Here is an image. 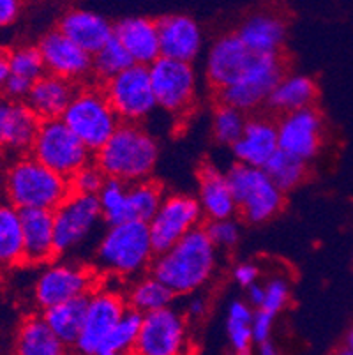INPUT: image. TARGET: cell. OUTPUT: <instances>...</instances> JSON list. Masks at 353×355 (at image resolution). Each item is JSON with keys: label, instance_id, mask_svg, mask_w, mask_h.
Instances as JSON below:
<instances>
[{"label": "cell", "instance_id": "8992f818", "mask_svg": "<svg viewBox=\"0 0 353 355\" xmlns=\"http://www.w3.org/2000/svg\"><path fill=\"white\" fill-rule=\"evenodd\" d=\"M237 211L249 223H265L277 216L284 205V193L261 168L235 163L226 172Z\"/></svg>", "mask_w": 353, "mask_h": 355}, {"label": "cell", "instance_id": "1f68e13d", "mask_svg": "<svg viewBox=\"0 0 353 355\" xmlns=\"http://www.w3.org/2000/svg\"><path fill=\"white\" fill-rule=\"evenodd\" d=\"M175 297L177 295L164 283H161L152 274H147V276L132 283L128 295H126V302L132 311L140 313V315H148V313L171 308Z\"/></svg>", "mask_w": 353, "mask_h": 355}, {"label": "cell", "instance_id": "f1b7e54d", "mask_svg": "<svg viewBox=\"0 0 353 355\" xmlns=\"http://www.w3.org/2000/svg\"><path fill=\"white\" fill-rule=\"evenodd\" d=\"M318 89L315 80L306 74H284L272 92L267 106L281 115L293 114L300 110L313 108Z\"/></svg>", "mask_w": 353, "mask_h": 355}, {"label": "cell", "instance_id": "8d00e7d4", "mask_svg": "<svg viewBox=\"0 0 353 355\" xmlns=\"http://www.w3.org/2000/svg\"><path fill=\"white\" fill-rule=\"evenodd\" d=\"M264 170L268 175V179L276 184L281 191L286 193L290 191V189L297 188V186L306 179L307 163H304V161L297 159V157L279 150L276 156L268 161L267 166H265Z\"/></svg>", "mask_w": 353, "mask_h": 355}, {"label": "cell", "instance_id": "83f0119b", "mask_svg": "<svg viewBox=\"0 0 353 355\" xmlns=\"http://www.w3.org/2000/svg\"><path fill=\"white\" fill-rule=\"evenodd\" d=\"M67 348L51 332L43 315H28L18 325L12 355H69Z\"/></svg>", "mask_w": 353, "mask_h": 355}, {"label": "cell", "instance_id": "816d5d0a", "mask_svg": "<svg viewBox=\"0 0 353 355\" xmlns=\"http://www.w3.org/2000/svg\"><path fill=\"white\" fill-rule=\"evenodd\" d=\"M346 348H350L353 352V325L348 331V336H346Z\"/></svg>", "mask_w": 353, "mask_h": 355}, {"label": "cell", "instance_id": "836d02e7", "mask_svg": "<svg viewBox=\"0 0 353 355\" xmlns=\"http://www.w3.org/2000/svg\"><path fill=\"white\" fill-rule=\"evenodd\" d=\"M252 316L255 309L246 301H233L226 315V334L235 354L251 352L252 338Z\"/></svg>", "mask_w": 353, "mask_h": 355}, {"label": "cell", "instance_id": "4dcf8cb0", "mask_svg": "<svg viewBox=\"0 0 353 355\" xmlns=\"http://www.w3.org/2000/svg\"><path fill=\"white\" fill-rule=\"evenodd\" d=\"M87 313V297L53 306L43 311V318L58 340L66 347H74L82 334Z\"/></svg>", "mask_w": 353, "mask_h": 355}, {"label": "cell", "instance_id": "5b68a950", "mask_svg": "<svg viewBox=\"0 0 353 355\" xmlns=\"http://www.w3.org/2000/svg\"><path fill=\"white\" fill-rule=\"evenodd\" d=\"M62 121L92 154L101 150L122 124L103 87L78 89Z\"/></svg>", "mask_w": 353, "mask_h": 355}, {"label": "cell", "instance_id": "f907efd6", "mask_svg": "<svg viewBox=\"0 0 353 355\" xmlns=\"http://www.w3.org/2000/svg\"><path fill=\"white\" fill-rule=\"evenodd\" d=\"M257 355H284V354L276 343H272V341H265V343L258 345Z\"/></svg>", "mask_w": 353, "mask_h": 355}, {"label": "cell", "instance_id": "2e32d148", "mask_svg": "<svg viewBox=\"0 0 353 355\" xmlns=\"http://www.w3.org/2000/svg\"><path fill=\"white\" fill-rule=\"evenodd\" d=\"M276 124L279 150L304 163L318 156L325 140V124L315 106L281 115Z\"/></svg>", "mask_w": 353, "mask_h": 355}, {"label": "cell", "instance_id": "44dd1931", "mask_svg": "<svg viewBox=\"0 0 353 355\" xmlns=\"http://www.w3.org/2000/svg\"><path fill=\"white\" fill-rule=\"evenodd\" d=\"M113 37L124 46L136 66L150 67L161 59L157 20L145 16H129L113 25Z\"/></svg>", "mask_w": 353, "mask_h": 355}, {"label": "cell", "instance_id": "60d3db41", "mask_svg": "<svg viewBox=\"0 0 353 355\" xmlns=\"http://www.w3.org/2000/svg\"><path fill=\"white\" fill-rule=\"evenodd\" d=\"M108 177L101 172V168L97 166L96 163L87 164L82 168L80 172L74 173L69 179L71 182V191L76 195H85V196H97L101 193L103 186L106 184Z\"/></svg>", "mask_w": 353, "mask_h": 355}, {"label": "cell", "instance_id": "3957f363", "mask_svg": "<svg viewBox=\"0 0 353 355\" xmlns=\"http://www.w3.org/2000/svg\"><path fill=\"white\" fill-rule=\"evenodd\" d=\"M160 157V145L140 124H121L108 144L94 154V163L108 179L124 184L148 180Z\"/></svg>", "mask_w": 353, "mask_h": 355}, {"label": "cell", "instance_id": "6da1fadb", "mask_svg": "<svg viewBox=\"0 0 353 355\" xmlns=\"http://www.w3.org/2000/svg\"><path fill=\"white\" fill-rule=\"evenodd\" d=\"M218 250L200 227L177 242L164 253L157 254L150 274L168 286L175 295H193L209 283L216 270Z\"/></svg>", "mask_w": 353, "mask_h": 355}, {"label": "cell", "instance_id": "f35d334b", "mask_svg": "<svg viewBox=\"0 0 353 355\" xmlns=\"http://www.w3.org/2000/svg\"><path fill=\"white\" fill-rule=\"evenodd\" d=\"M246 124H248V117L241 110L225 105V103H219L214 110L212 133L218 144L233 147L244 133Z\"/></svg>", "mask_w": 353, "mask_h": 355}, {"label": "cell", "instance_id": "d590c367", "mask_svg": "<svg viewBox=\"0 0 353 355\" xmlns=\"http://www.w3.org/2000/svg\"><path fill=\"white\" fill-rule=\"evenodd\" d=\"M97 202L101 207L103 221L108 227L131 221L128 207V184L108 179L103 186L101 193L97 195Z\"/></svg>", "mask_w": 353, "mask_h": 355}, {"label": "cell", "instance_id": "7dc6e473", "mask_svg": "<svg viewBox=\"0 0 353 355\" xmlns=\"http://www.w3.org/2000/svg\"><path fill=\"white\" fill-rule=\"evenodd\" d=\"M187 316L194 318V320H198V318H203L205 313L209 311V302L205 301V297L202 295H193L191 297V301L187 302Z\"/></svg>", "mask_w": 353, "mask_h": 355}, {"label": "cell", "instance_id": "ee69618b", "mask_svg": "<svg viewBox=\"0 0 353 355\" xmlns=\"http://www.w3.org/2000/svg\"><path fill=\"white\" fill-rule=\"evenodd\" d=\"M274 320H276V316L260 311V309H255V316H252V338H255V343L261 345L265 341H270L272 331H274Z\"/></svg>", "mask_w": 353, "mask_h": 355}, {"label": "cell", "instance_id": "603a6c76", "mask_svg": "<svg viewBox=\"0 0 353 355\" xmlns=\"http://www.w3.org/2000/svg\"><path fill=\"white\" fill-rule=\"evenodd\" d=\"M58 31L67 40L94 55L113 40V25L99 12L89 9H69L58 20Z\"/></svg>", "mask_w": 353, "mask_h": 355}, {"label": "cell", "instance_id": "7c38bea8", "mask_svg": "<svg viewBox=\"0 0 353 355\" xmlns=\"http://www.w3.org/2000/svg\"><path fill=\"white\" fill-rule=\"evenodd\" d=\"M148 71L157 106L177 117L189 112L198 85L193 64L161 57L148 67Z\"/></svg>", "mask_w": 353, "mask_h": 355}, {"label": "cell", "instance_id": "ab89813d", "mask_svg": "<svg viewBox=\"0 0 353 355\" xmlns=\"http://www.w3.org/2000/svg\"><path fill=\"white\" fill-rule=\"evenodd\" d=\"M141 322H144V315L132 311V309H128L126 315L122 316V320L115 325L112 334L108 336L105 348H103V354L131 355L136 340L140 336Z\"/></svg>", "mask_w": 353, "mask_h": 355}, {"label": "cell", "instance_id": "ffe728a7", "mask_svg": "<svg viewBox=\"0 0 353 355\" xmlns=\"http://www.w3.org/2000/svg\"><path fill=\"white\" fill-rule=\"evenodd\" d=\"M161 57L193 64L202 51V28L187 15H168L157 20Z\"/></svg>", "mask_w": 353, "mask_h": 355}, {"label": "cell", "instance_id": "bcb514c9", "mask_svg": "<svg viewBox=\"0 0 353 355\" xmlns=\"http://www.w3.org/2000/svg\"><path fill=\"white\" fill-rule=\"evenodd\" d=\"M21 2L18 0H0V28H8L18 20Z\"/></svg>", "mask_w": 353, "mask_h": 355}, {"label": "cell", "instance_id": "e0dca14e", "mask_svg": "<svg viewBox=\"0 0 353 355\" xmlns=\"http://www.w3.org/2000/svg\"><path fill=\"white\" fill-rule=\"evenodd\" d=\"M37 48L43 55L48 74L67 80L74 85L94 74L92 55L67 40L58 28L46 32L39 40Z\"/></svg>", "mask_w": 353, "mask_h": 355}, {"label": "cell", "instance_id": "f546056e", "mask_svg": "<svg viewBox=\"0 0 353 355\" xmlns=\"http://www.w3.org/2000/svg\"><path fill=\"white\" fill-rule=\"evenodd\" d=\"M25 263L21 212L0 200V269Z\"/></svg>", "mask_w": 353, "mask_h": 355}, {"label": "cell", "instance_id": "cb8c5ba5", "mask_svg": "<svg viewBox=\"0 0 353 355\" xmlns=\"http://www.w3.org/2000/svg\"><path fill=\"white\" fill-rule=\"evenodd\" d=\"M78 89L80 87L74 83L46 73L43 78H39L32 85L25 105L34 112V115L41 122L58 121L69 108Z\"/></svg>", "mask_w": 353, "mask_h": 355}, {"label": "cell", "instance_id": "db71d44e", "mask_svg": "<svg viewBox=\"0 0 353 355\" xmlns=\"http://www.w3.org/2000/svg\"><path fill=\"white\" fill-rule=\"evenodd\" d=\"M235 355H252L251 352H241V354H235Z\"/></svg>", "mask_w": 353, "mask_h": 355}, {"label": "cell", "instance_id": "9a60e30c", "mask_svg": "<svg viewBox=\"0 0 353 355\" xmlns=\"http://www.w3.org/2000/svg\"><path fill=\"white\" fill-rule=\"evenodd\" d=\"M53 221L57 253H69L71 250L83 244L103 221L97 196L71 193L69 198L53 211Z\"/></svg>", "mask_w": 353, "mask_h": 355}, {"label": "cell", "instance_id": "b9f144b4", "mask_svg": "<svg viewBox=\"0 0 353 355\" xmlns=\"http://www.w3.org/2000/svg\"><path fill=\"white\" fill-rule=\"evenodd\" d=\"M265 288V301L261 304V308H258L260 311L268 313L272 316H277L290 302V283L281 276L270 277L267 283L264 285Z\"/></svg>", "mask_w": 353, "mask_h": 355}, {"label": "cell", "instance_id": "277c9868", "mask_svg": "<svg viewBox=\"0 0 353 355\" xmlns=\"http://www.w3.org/2000/svg\"><path fill=\"white\" fill-rule=\"evenodd\" d=\"M154 258L148 225L138 221L108 227L96 250L97 267L121 277L138 276L154 263Z\"/></svg>", "mask_w": 353, "mask_h": 355}, {"label": "cell", "instance_id": "681fc988", "mask_svg": "<svg viewBox=\"0 0 353 355\" xmlns=\"http://www.w3.org/2000/svg\"><path fill=\"white\" fill-rule=\"evenodd\" d=\"M8 53L9 51L0 48V96L4 94V87L9 76V64H8Z\"/></svg>", "mask_w": 353, "mask_h": 355}, {"label": "cell", "instance_id": "d4e9b609", "mask_svg": "<svg viewBox=\"0 0 353 355\" xmlns=\"http://www.w3.org/2000/svg\"><path fill=\"white\" fill-rule=\"evenodd\" d=\"M198 203L202 214L209 221H221L233 218L237 212V203L233 198L226 172H221L214 164L205 163L198 170Z\"/></svg>", "mask_w": 353, "mask_h": 355}, {"label": "cell", "instance_id": "52a82bcc", "mask_svg": "<svg viewBox=\"0 0 353 355\" xmlns=\"http://www.w3.org/2000/svg\"><path fill=\"white\" fill-rule=\"evenodd\" d=\"M28 154L41 164L50 168L51 172L66 179H71L74 173L94 161V154L64 124L62 119L41 122L37 137Z\"/></svg>", "mask_w": 353, "mask_h": 355}, {"label": "cell", "instance_id": "9c48e42d", "mask_svg": "<svg viewBox=\"0 0 353 355\" xmlns=\"http://www.w3.org/2000/svg\"><path fill=\"white\" fill-rule=\"evenodd\" d=\"M96 290V272L94 269L78 263H48L39 272L34 283V301L39 308L46 311L53 306L89 297Z\"/></svg>", "mask_w": 353, "mask_h": 355}, {"label": "cell", "instance_id": "4fadbf2b", "mask_svg": "<svg viewBox=\"0 0 353 355\" xmlns=\"http://www.w3.org/2000/svg\"><path fill=\"white\" fill-rule=\"evenodd\" d=\"M203 214L198 200L191 195L164 196L160 211L148 223L155 254H161L200 228Z\"/></svg>", "mask_w": 353, "mask_h": 355}, {"label": "cell", "instance_id": "c3c4849f", "mask_svg": "<svg viewBox=\"0 0 353 355\" xmlns=\"http://www.w3.org/2000/svg\"><path fill=\"white\" fill-rule=\"evenodd\" d=\"M265 301V288L264 285H260V283H257V285H252L251 288H248V304L251 306L252 309H258L261 308V304H264Z\"/></svg>", "mask_w": 353, "mask_h": 355}, {"label": "cell", "instance_id": "4316f807", "mask_svg": "<svg viewBox=\"0 0 353 355\" xmlns=\"http://www.w3.org/2000/svg\"><path fill=\"white\" fill-rule=\"evenodd\" d=\"M286 34V20L276 12L251 15L237 31L241 41L252 55H281Z\"/></svg>", "mask_w": 353, "mask_h": 355}, {"label": "cell", "instance_id": "30bf717a", "mask_svg": "<svg viewBox=\"0 0 353 355\" xmlns=\"http://www.w3.org/2000/svg\"><path fill=\"white\" fill-rule=\"evenodd\" d=\"M103 90L122 124H140L157 108L150 71L145 66L135 64L105 83Z\"/></svg>", "mask_w": 353, "mask_h": 355}, {"label": "cell", "instance_id": "f6af8a7d", "mask_svg": "<svg viewBox=\"0 0 353 355\" xmlns=\"http://www.w3.org/2000/svg\"><path fill=\"white\" fill-rule=\"evenodd\" d=\"M258 277H260V270L251 261H242L233 269V282L246 290L251 288L252 285H257Z\"/></svg>", "mask_w": 353, "mask_h": 355}, {"label": "cell", "instance_id": "8fae6325", "mask_svg": "<svg viewBox=\"0 0 353 355\" xmlns=\"http://www.w3.org/2000/svg\"><path fill=\"white\" fill-rule=\"evenodd\" d=\"M128 302L122 293L110 288H96L87 297V313L82 334L74 350L78 355L103 354L106 340L128 311Z\"/></svg>", "mask_w": 353, "mask_h": 355}, {"label": "cell", "instance_id": "ba28073f", "mask_svg": "<svg viewBox=\"0 0 353 355\" xmlns=\"http://www.w3.org/2000/svg\"><path fill=\"white\" fill-rule=\"evenodd\" d=\"M283 76L284 62L281 55H255L237 82L219 92V101L241 110L242 114L255 112L267 105Z\"/></svg>", "mask_w": 353, "mask_h": 355}, {"label": "cell", "instance_id": "ac0fdd59", "mask_svg": "<svg viewBox=\"0 0 353 355\" xmlns=\"http://www.w3.org/2000/svg\"><path fill=\"white\" fill-rule=\"evenodd\" d=\"M255 55L246 48L237 32L225 34L214 41L207 53L205 74L207 82L216 92H223L237 82Z\"/></svg>", "mask_w": 353, "mask_h": 355}, {"label": "cell", "instance_id": "7a4b0ae2", "mask_svg": "<svg viewBox=\"0 0 353 355\" xmlns=\"http://www.w3.org/2000/svg\"><path fill=\"white\" fill-rule=\"evenodd\" d=\"M71 182L66 177L25 154L15 157L2 175L4 202L21 211L53 212L69 198Z\"/></svg>", "mask_w": 353, "mask_h": 355}, {"label": "cell", "instance_id": "e575fe53", "mask_svg": "<svg viewBox=\"0 0 353 355\" xmlns=\"http://www.w3.org/2000/svg\"><path fill=\"white\" fill-rule=\"evenodd\" d=\"M9 76L21 82L34 85L39 78L46 74V67L43 62V55L39 51L37 44H21L12 48L8 53Z\"/></svg>", "mask_w": 353, "mask_h": 355}, {"label": "cell", "instance_id": "11a10c76", "mask_svg": "<svg viewBox=\"0 0 353 355\" xmlns=\"http://www.w3.org/2000/svg\"><path fill=\"white\" fill-rule=\"evenodd\" d=\"M99 355H115V354H99Z\"/></svg>", "mask_w": 353, "mask_h": 355}, {"label": "cell", "instance_id": "f5cc1de1", "mask_svg": "<svg viewBox=\"0 0 353 355\" xmlns=\"http://www.w3.org/2000/svg\"><path fill=\"white\" fill-rule=\"evenodd\" d=\"M332 355H353V352L350 350V348L343 347V348H339V350H336Z\"/></svg>", "mask_w": 353, "mask_h": 355}, {"label": "cell", "instance_id": "d6a6232c", "mask_svg": "<svg viewBox=\"0 0 353 355\" xmlns=\"http://www.w3.org/2000/svg\"><path fill=\"white\" fill-rule=\"evenodd\" d=\"M163 200V188L154 180L148 179L136 184H128L129 219L148 225L155 212L160 211Z\"/></svg>", "mask_w": 353, "mask_h": 355}, {"label": "cell", "instance_id": "d6986e66", "mask_svg": "<svg viewBox=\"0 0 353 355\" xmlns=\"http://www.w3.org/2000/svg\"><path fill=\"white\" fill-rule=\"evenodd\" d=\"M41 121L25 101H15L0 96V154L16 157L31 153Z\"/></svg>", "mask_w": 353, "mask_h": 355}, {"label": "cell", "instance_id": "7bdbcfd3", "mask_svg": "<svg viewBox=\"0 0 353 355\" xmlns=\"http://www.w3.org/2000/svg\"><path fill=\"white\" fill-rule=\"evenodd\" d=\"M205 232L212 244L218 248H233L241 239V225L235 219H221V221H209L205 225Z\"/></svg>", "mask_w": 353, "mask_h": 355}, {"label": "cell", "instance_id": "484cf974", "mask_svg": "<svg viewBox=\"0 0 353 355\" xmlns=\"http://www.w3.org/2000/svg\"><path fill=\"white\" fill-rule=\"evenodd\" d=\"M25 263L48 266L57 257L53 212L21 211Z\"/></svg>", "mask_w": 353, "mask_h": 355}, {"label": "cell", "instance_id": "7402d4cb", "mask_svg": "<svg viewBox=\"0 0 353 355\" xmlns=\"http://www.w3.org/2000/svg\"><path fill=\"white\" fill-rule=\"evenodd\" d=\"M232 150L237 163L264 170L268 161L279 153L277 124L267 117L248 119L244 133Z\"/></svg>", "mask_w": 353, "mask_h": 355}, {"label": "cell", "instance_id": "74e56055", "mask_svg": "<svg viewBox=\"0 0 353 355\" xmlns=\"http://www.w3.org/2000/svg\"><path fill=\"white\" fill-rule=\"evenodd\" d=\"M94 60V76L105 85L110 80L117 78L119 74L124 73L131 66H135L132 59L129 57L128 51L124 50L119 41L113 37L108 44L101 48L92 57Z\"/></svg>", "mask_w": 353, "mask_h": 355}, {"label": "cell", "instance_id": "5bb4252c", "mask_svg": "<svg viewBox=\"0 0 353 355\" xmlns=\"http://www.w3.org/2000/svg\"><path fill=\"white\" fill-rule=\"evenodd\" d=\"M189 345L186 316L175 308L144 315L131 355H184Z\"/></svg>", "mask_w": 353, "mask_h": 355}]
</instances>
